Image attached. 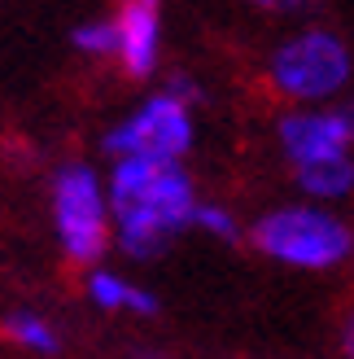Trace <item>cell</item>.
I'll return each mask as SVG.
<instances>
[{
  "label": "cell",
  "mask_w": 354,
  "mask_h": 359,
  "mask_svg": "<svg viewBox=\"0 0 354 359\" xmlns=\"http://www.w3.org/2000/svg\"><path fill=\"white\" fill-rule=\"evenodd\" d=\"M341 346H346V355L354 359V320H350V325H346V337H341Z\"/></svg>",
  "instance_id": "obj_14"
},
{
  "label": "cell",
  "mask_w": 354,
  "mask_h": 359,
  "mask_svg": "<svg viewBox=\"0 0 354 359\" xmlns=\"http://www.w3.org/2000/svg\"><path fill=\"white\" fill-rule=\"evenodd\" d=\"M280 140L297 167L324 163V158H341L350 145V123L346 114H293L280 123Z\"/></svg>",
  "instance_id": "obj_6"
},
{
  "label": "cell",
  "mask_w": 354,
  "mask_h": 359,
  "mask_svg": "<svg viewBox=\"0 0 354 359\" xmlns=\"http://www.w3.org/2000/svg\"><path fill=\"white\" fill-rule=\"evenodd\" d=\"M297 184L315 197H341L354 189V163L341 154V158H324V163H306L297 167Z\"/></svg>",
  "instance_id": "obj_8"
},
{
  "label": "cell",
  "mask_w": 354,
  "mask_h": 359,
  "mask_svg": "<svg viewBox=\"0 0 354 359\" xmlns=\"http://www.w3.org/2000/svg\"><path fill=\"white\" fill-rule=\"evenodd\" d=\"M114 215L122 250L136 259H149L167 245L175 228H184L197 215V202H192L188 175L175 163L122 158L114 171Z\"/></svg>",
  "instance_id": "obj_1"
},
{
  "label": "cell",
  "mask_w": 354,
  "mask_h": 359,
  "mask_svg": "<svg viewBox=\"0 0 354 359\" xmlns=\"http://www.w3.org/2000/svg\"><path fill=\"white\" fill-rule=\"evenodd\" d=\"M346 123H350V136H354V114H346Z\"/></svg>",
  "instance_id": "obj_15"
},
{
  "label": "cell",
  "mask_w": 354,
  "mask_h": 359,
  "mask_svg": "<svg viewBox=\"0 0 354 359\" xmlns=\"http://www.w3.org/2000/svg\"><path fill=\"white\" fill-rule=\"evenodd\" d=\"M192 219H197V224H206L210 232H223V237H236V224L232 219H227V210H197V215H192Z\"/></svg>",
  "instance_id": "obj_12"
},
{
  "label": "cell",
  "mask_w": 354,
  "mask_h": 359,
  "mask_svg": "<svg viewBox=\"0 0 354 359\" xmlns=\"http://www.w3.org/2000/svg\"><path fill=\"white\" fill-rule=\"evenodd\" d=\"M254 245L262 255L297 267H328L350 255V232L332 215L289 206V210H271L267 219L254 224Z\"/></svg>",
  "instance_id": "obj_2"
},
{
  "label": "cell",
  "mask_w": 354,
  "mask_h": 359,
  "mask_svg": "<svg viewBox=\"0 0 354 359\" xmlns=\"http://www.w3.org/2000/svg\"><path fill=\"white\" fill-rule=\"evenodd\" d=\"M5 333L13 337V342H22V346L57 351V333H52L44 320H35V316H9V320H5Z\"/></svg>",
  "instance_id": "obj_9"
},
{
  "label": "cell",
  "mask_w": 354,
  "mask_h": 359,
  "mask_svg": "<svg viewBox=\"0 0 354 359\" xmlns=\"http://www.w3.org/2000/svg\"><path fill=\"white\" fill-rule=\"evenodd\" d=\"M346 75H350V53L328 31L297 35L271 62V79L289 97H328L346 83Z\"/></svg>",
  "instance_id": "obj_3"
},
{
  "label": "cell",
  "mask_w": 354,
  "mask_h": 359,
  "mask_svg": "<svg viewBox=\"0 0 354 359\" xmlns=\"http://www.w3.org/2000/svg\"><path fill=\"white\" fill-rule=\"evenodd\" d=\"M118 57L127 75H149L157 57V0H122L118 13Z\"/></svg>",
  "instance_id": "obj_7"
},
{
  "label": "cell",
  "mask_w": 354,
  "mask_h": 359,
  "mask_svg": "<svg viewBox=\"0 0 354 359\" xmlns=\"http://www.w3.org/2000/svg\"><path fill=\"white\" fill-rule=\"evenodd\" d=\"M127 290L132 285H122L114 276H92V298L101 307H127Z\"/></svg>",
  "instance_id": "obj_11"
},
{
  "label": "cell",
  "mask_w": 354,
  "mask_h": 359,
  "mask_svg": "<svg viewBox=\"0 0 354 359\" xmlns=\"http://www.w3.org/2000/svg\"><path fill=\"white\" fill-rule=\"evenodd\" d=\"M52 210H57V232L70 259L92 263L105 241H110V228H105V202L97 193V180L87 167H66L57 175V189H52Z\"/></svg>",
  "instance_id": "obj_4"
},
{
  "label": "cell",
  "mask_w": 354,
  "mask_h": 359,
  "mask_svg": "<svg viewBox=\"0 0 354 359\" xmlns=\"http://www.w3.org/2000/svg\"><path fill=\"white\" fill-rule=\"evenodd\" d=\"M254 5H262V9H293V5H302V0H254Z\"/></svg>",
  "instance_id": "obj_13"
},
{
  "label": "cell",
  "mask_w": 354,
  "mask_h": 359,
  "mask_svg": "<svg viewBox=\"0 0 354 359\" xmlns=\"http://www.w3.org/2000/svg\"><path fill=\"white\" fill-rule=\"evenodd\" d=\"M192 140V123L180 97H153L136 118H127L118 132H110V149L127 158H153V163H175Z\"/></svg>",
  "instance_id": "obj_5"
},
{
  "label": "cell",
  "mask_w": 354,
  "mask_h": 359,
  "mask_svg": "<svg viewBox=\"0 0 354 359\" xmlns=\"http://www.w3.org/2000/svg\"><path fill=\"white\" fill-rule=\"evenodd\" d=\"M75 44L83 53H114L118 48V31H114V22H92V27L75 31Z\"/></svg>",
  "instance_id": "obj_10"
}]
</instances>
